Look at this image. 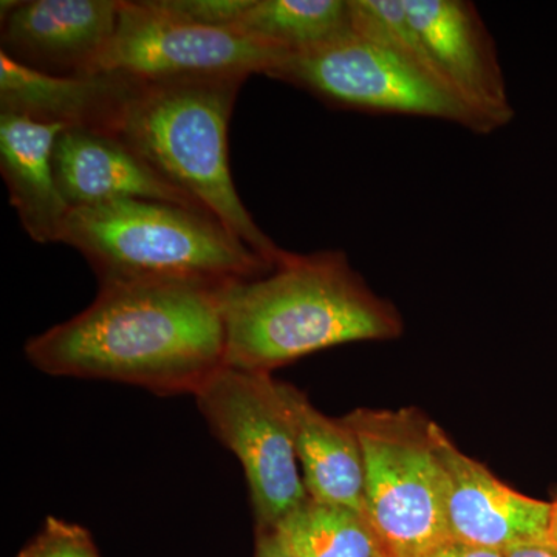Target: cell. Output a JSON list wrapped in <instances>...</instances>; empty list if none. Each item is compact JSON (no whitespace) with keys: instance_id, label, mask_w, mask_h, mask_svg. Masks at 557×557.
<instances>
[{"instance_id":"1","label":"cell","mask_w":557,"mask_h":557,"mask_svg":"<svg viewBox=\"0 0 557 557\" xmlns=\"http://www.w3.org/2000/svg\"><path fill=\"white\" fill-rule=\"evenodd\" d=\"M223 288L100 285L86 310L33 336L25 357L51 376L196 395L226 366Z\"/></svg>"},{"instance_id":"2","label":"cell","mask_w":557,"mask_h":557,"mask_svg":"<svg viewBox=\"0 0 557 557\" xmlns=\"http://www.w3.org/2000/svg\"><path fill=\"white\" fill-rule=\"evenodd\" d=\"M222 307L226 366L270 375L325 348L405 332L394 302L336 249L287 251L269 273L223 288Z\"/></svg>"},{"instance_id":"3","label":"cell","mask_w":557,"mask_h":557,"mask_svg":"<svg viewBox=\"0 0 557 557\" xmlns=\"http://www.w3.org/2000/svg\"><path fill=\"white\" fill-rule=\"evenodd\" d=\"M247 79H127L109 134L126 143L175 188L193 197L237 239L274 267L287 249L278 247L255 222L231 175L230 121Z\"/></svg>"},{"instance_id":"4","label":"cell","mask_w":557,"mask_h":557,"mask_svg":"<svg viewBox=\"0 0 557 557\" xmlns=\"http://www.w3.org/2000/svg\"><path fill=\"white\" fill-rule=\"evenodd\" d=\"M61 244L86 258L100 285L226 287L274 269L218 219L164 201L72 209Z\"/></svg>"},{"instance_id":"5","label":"cell","mask_w":557,"mask_h":557,"mask_svg":"<svg viewBox=\"0 0 557 557\" xmlns=\"http://www.w3.org/2000/svg\"><path fill=\"white\" fill-rule=\"evenodd\" d=\"M344 418L361 445L364 516L387 556L423 557L450 541L434 421L416 408H361Z\"/></svg>"},{"instance_id":"6","label":"cell","mask_w":557,"mask_h":557,"mask_svg":"<svg viewBox=\"0 0 557 557\" xmlns=\"http://www.w3.org/2000/svg\"><path fill=\"white\" fill-rule=\"evenodd\" d=\"M265 76L306 90L330 108L448 121L479 135L500 129L391 44L357 30L288 54Z\"/></svg>"},{"instance_id":"7","label":"cell","mask_w":557,"mask_h":557,"mask_svg":"<svg viewBox=\"0 0 557 557\" xmlns=\"http://www.w3.org/2000/svg\"><path fill=\"white\" fill-rule=\"evenodd\" d=\"M194 397L212 434L239 458L256 533L273 531L309 497L277 380L225 366Z\"/></svg>"},{"instance_id":"8","label":"cell","mask_w":557,"mask_h":557,"mask_svg":"<svg viewBox=\"0 0 557 557\" xmlns=\"http://www.w3.org/2000/svg\"><path fill=\"white\" fill-rule=\"evenodd\" d=\"M289 53L233 28L193 24L157 0H121L119 24L94 75L134 81L267 75Z\"/></svg>"},{"instance_id":"9","label":"cell","mask_w":557,"mask_h":557,"mask_svg":"<svg viewBox=\"0 0 557 557\" xmlns=\"http://www.w3.org/2000/svg\"><path fill=\"white\" fill-rule=\"evenodd\" d=\"M434 442L446 479L450 539L507 553L552 544L555 504L523 496L457 448L434 423Z\"/></svg>"},{"instance_id":"10","label":"cell","mask_w":557,"mask_h":557,"mask_svg":"<svg viewBox=\"0 0 557 557\" xmlns=\"http://www.w3.org/2000/svg\"><path fill=\"white\" fill-rule=\"evenodd\" d=\"M121 0L2 2V53L53 76H91L119 24Z\"/></svg>"},{"instance_id":"11","label":"cell","mask_w":557,"mask_h":557,"mask_svg":"<svg viewBox=\"0 0 557 557\" xmlns=\"http://www.w3.org/2000/svg\"><path fill=\"white\" fill-rule=\"evenodd\" d=\"M409 21L450 89L505 127L515 119L496 42L468 0H403Z\"/></svg>"},{"instance_id":"12","label":"cell","mask_w":557,"mask_h":557,"mask_svg":"<svg viewBox=\"0 0 557 557\" xmlns=\"http://www.w3.org/2000/svg\"><path fill=\"white\" fill-rule=\"evenodd\" d=\"M53 164L58 188L70 209L120 200H150L209 214L109 132L62 131L54 145Z\"/></svg>"},{"instance_id":"13","label":"cell","mask_w":557,"mask_h":557,"mask_svg":"<svg viewBox=\"0 0 557 557\" xmlns=\"http://www.w3.org/2000/svg\"><path fill=\"white\" fill-rule=\"evenodd\" d=\"M60 124L0 112V172L22 228L36 244H61L70 214L54 174Z\"/></svg>"},{"instance_id":"14","label":"cell","mask_w":557,"mask_h":557,"mask_svg":"<svg viewBox=\"0 0 557 557\" xmlns=\"http://www.w3.org/2000/svg\"><path fill=\"white\" fill-rule=\"evenodd\" d=\"M277 394L309 497L364 515V461L357 434L346 418L325 416L302 391L284 381H277Z\"/></svg>"},{"instance_id":"15","label":"cell","mask_w":557,"mask_h":557,"mask_svg":"<svg viewBox=\"0 0 557 557\" xmlns=\"http://www.w3.org/2000/svg\"><path fill=\"white\" fill-rule=\"evenodd\" d=\"M126 87L127 79L119 75H47L0 51V112L64 129L109 132Z\"/></svg>"},{"instance_id":"16","label":"cell","mask_w":557,"mask_h":557,"mask_svg":"<svg viewBox=\"0 0 557 557\" xmlns=\"http://www.w3.org/2000/svg\"><path fill=\"white\" fill-rule=\"evenodd\" d=\"M234 30L300 53L355 32L351 0H249Z\"/></svg>"},{"instance_id":"17","label":"cell","mask_w":557,"mask_h":557,"mask_svg":"<svg viewBox=\"0 0 557 557\" xmlns=\"http://www.w3.org/2000/svg\"><path fill=\"white\" fill-rule=\"evenodd\" d=\"M273 533L295 557H388L362 512L310 497Z\"/></svg>"},{"instance_id":"18","label":"cell","mask_w":557,"mask_h":557,"mask_svg":"<svg viewBox=\"0 0 557 557\" xmlns=\"http://www.w3.org/2000/svg\"><path fill=\"white\" fill-rule=\"evenodd\" d=\"M16 557L102 556L86 528L50 516L39 533L17 553Z\"/></svg>"},{"instance_id":"19","label":"cell","mask_w":557,"mask_h":557,"mask_svg":"<svg viewBox=\"0 0 557 557\" xmlns=\"http://www.w3.org/2000/svg\"><path fill=\"white\" fill-rule=\"evenodd\" d=\"M161 9L180 20L205 27L233 28L249 0H157Z\"/></svg>"},{"instance_id":"20","label":"cell","mask_w":557,"mask_h":557,"mask_svg":"<svg viewBox=\"0 0 557 557\" xmlns=\"http://www.w3.org/2000/svg\"><path fill=\"white\" fill-rule=\"evenodd\" d=\"M423 557H507L505 553L494 552V549H486L474 547V545L463 544V542L450 541L445 544L438 545L437 548L429 552Z\"/></svg>"},{"instance_id":"21","label":"cell","mask_w":557,"mask_h":557,"mask_svg":"<svg viewBox=\"0 0 557 557\" xmlns=\"http://www.w3.org/2000/svg\"><path fill=\"white\" fill-rule=\"evenodd\" d=\"M255 557H295L285 548V545L278 541L273 531H263L256 533Z\"/></svg>"},{"instance_id":"22","label":"cell","mask_w":557,"mask_h":557,"mask_svg":"<svg viewBox=\"0 0 557 557\" xmlns=\"http://www.w3.org/2000/svg\"><path fill=\"white\" fill-rule=\"evenodd\" d=\"M507 557H557V547L549 544L525 545L509 549L505 553Z\"/></svg>"},{"instance_id":"23","label":"cell","mask_w":557,"mask_h":557,"mask_svg":"<svg viewBox=\"0 0 557 557\" xmlns=\"http://www.w3.org/2000/svg\"><path fill=\"white\" fill-rule=\"evenodd\" d=\"M553 504H555V523H553L552 544L557 547V498L556 500H553Z\"/></svg>"}]
</instances>
